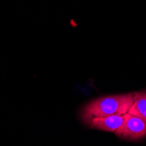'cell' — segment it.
Returning <instances> with one entry per match:
<instances>
[{
    "label": "cell",
    "instance_id": "cell-2",
    "mask_svg": "<svg viewBox=\"0 0 146 146\" xmlns=\"http://www.w3.org/2000/svg\"><path fill=\"white\" fill-rule=\"evenodd\" d=\"M115 134L120 138L137 141L146 137V123L141 118L127 113L124 121Z\"/></svg>",
    "mask_w": 146,
    "mask_h": 146
},
{
    "label": "cell",
    "instance_id": "cell-3",
    "mask_svg": "<svg viewBox=\"0 0 146 146\" xmlns=\"http://www.w3.org/2000/svg\"><path fill=\"white\" fill-rule=\"evenodd\" d=\"M124 115H125L95 117L92 118L87 123L92 129L108 132H115L123 124L124 121Z\"/></svg>",
    "mask_w": 146,
    "mask_h": 146
},
{
    "label": "cell",
    "instance_id": "cell-1",
    "mask_svg": "<svg viewBox=\"0 0 146 146\" xmlns=\"http://www.w3.org/2000/svg\"><path fill=\"white\" fill-rule=\"evenodd\" d=\"M132 102L133 93L102 96L87 103L81 115L86 123L95 117L123 115L128 113Z\"/></svg>",
    "mask_w": 146,
    "mask_h": 146
},
{
    "label": "cell",
    "instance_id": "cell-4",
    "mask_svg": "<svg viewBox=\"0 0 146 146\" xmlns=\"http://www.w3.org/2000/svg\"><path fill=\"white\" fill-rule=\"evenodd\" d=\"M128 113L141 118L146 123V91L133 93V102Z\"/></svg>",
    "mask_w": 146,
    "mask_h": 146
}]
</instances>
